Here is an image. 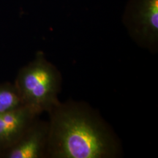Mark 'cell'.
Instances as JSON below:
<instances>
[{
	"label": "cell",
	"mask_w": 158,
	"mask_h": 158,
	"mask_svg": "<svg viewBox=\"0 0 158 158\" xmlns=\"http://www.w3.org/2000/svg\"><path fill=\"white\" fill-rule=\"evenodd\" d=\"M24 106L14 84H0V114L10 111Z\"/></svg>",
	"instance_id": "cell-6"
},
{
	"label": "cell",
	"mask_w": 158,
	"mask_h": 158,
	"mask_svg": "<svg viewBox=\"0 0 158 158\" xmlns=\"http://www.w3.org/2000/svg\"><path fill=\"white\" fill-rule=\"evenodd\" d=\"M15 86L24 106L40 114L48 112L59 103L62 76L55 65L38 51L35 59L20 69Z\"/></svg>",
	"instance_id": "cell-2"
},
{
	"label": "cell",
	"mask_w": 158,
	"mask_h": 158,
	"mask_svg": "<svg viewBox=\"0 0 158 158\" xmlns=\"http://www.w3.org/2000/svg\"><path fill=\"white\" fill-rule=\"evenodd\" d=\"M47 113V158H116L119 139L97 110L85 102H59Z\"/></svg>",
	"instance_id": "cell-1"
},
{
	"label": "cell",
	"mask_w": 158,
	"mask_h": 158,
	"mask_svg": "<svg viewBox=\"0 0 158 158\" xmlns=\"http://www.w3.org/2000/svg\"><path fill=\"white\" fill-rule=\"evenodd\" d=\"M49 134L48 122L37 117L2 158H45Z\"/></svg>",
	"instance_id": "cell-4"
},
{
	"label": "cell",
	"mask_w": 158,
	"mask_h": 158,
	"mask_svg": "<svg viewBox=\"0 0 158 158\" xmlns=\"http://www.w3.org/2000/svg\"><path fill=\"white\" fill-rule=\"evenodd\" d=\"M40 115L36 110L27 106L0 114V157Z\"/></svg>",
	"instance_id": "cell-5"
},
{
	"label": "cell",
	"mask_w": 158,
	"mask_h": 158,
	"mask_svg": "<svg viewBox=\"0 0 158 158\" xmlns=\"http://www.w3.org/2000/svg\"><path fill=\"white\" fill-rule=\"evenodd\" d=\"M123 22L130 36L141 48L158 49V0H130Z\"/></svg>",
	"instance_id": "cell-3"
}]
</instances>
